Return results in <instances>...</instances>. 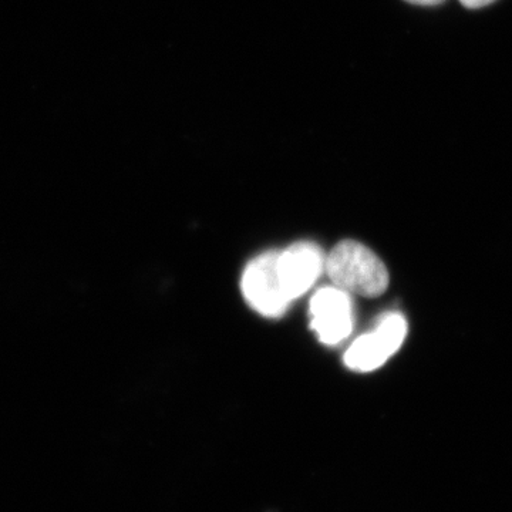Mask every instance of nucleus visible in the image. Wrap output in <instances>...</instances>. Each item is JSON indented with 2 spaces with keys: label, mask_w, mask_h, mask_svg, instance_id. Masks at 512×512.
<instances>
[{
  "label": "nucleus",
  "mask_w": 512,
  "mask_h": 512,
  "mask_svg": "<svg viewBox=\"0 0 512 512\" xmlns=\"http://www.w3.org/2000/svg\"><path fill=\"white\" fill-rule=\"evenodd\" d=\"M325 269L333 284L350 295L375 298L389 286V272L382 259L356 241L339 242L326 259Z\"/></svg>",
  "instance_id": "f257e3e1"
},
{
  "label": "nucleus",
  "mask_w": 512,
  "mask_h": 512,
  "mask_svg": "<svg viewBox=\"0 0 512 512\" xmlns=\"http://www.w3.org/2000/svg\"><path fill=\"white\" fill-rule=\"evenodd\" d=\"M278 251L256 256L245 268L241 288L254 311L266 318H279L288 311L291 301L278 274Z\"/></svg>",
  "instance_id": "7ed1b4c3"
},
{
  "label": "nucleus",
  "mask_w": 512,
  "mask_h": 512,
  "mask_svg": "<svg viewBox=\"0 0 512 512\" xmlns=\"http://www.w3.org/2000/svg\"><path fill=\"white\" fill-rule=\"evenodd\" d=\"M406 2L419 6H436L440 5V3H443L444 0H406Z\"/></svg>",
  "instance_id": "0eeeda50"
},
{
  "label": "nucleus",
  "mask_w": 512,
  "mask_h": 512,
  "mask_svg": "<svg viewBox=\"0 0 512 512\" xmlns=\"http://www.w3.org/2000/svg\"><path fill=\"white\" fill-rule=\"evenodd\" d=\"M407 336V322L402 313H386L375 329L360 336L345 355V365L356 372L379 369L400 348Z\"/></svg>",
  "instance_id": "f03ea898"
},
{
  "label": "nucleus",
  "mask_w": 512,
  "mask_h": 512,
  "mask_svg": "<svg viewBox=\"0 0 512 512\" xmlns=\"http://www.w3.org/2000/svg\"><path fill=\"white\" fill-rule=\"evenodd\" d=\"M311 328L320 342L335 346L348 338L353 329V301L338 286L319 289L311 301Z\"/></svg>",
  "instance_id": "20e7f679"
},
{
  "label": "nucleus",
  "mask_w": 512,
  "mask_h": 512,
  "mask_svg": "<svg viewBox=\"0 0 512 512\" xmlns=\"http://www.w3.org/2000/svg\"><path fill=\"white\" fill-rule=\"evenodd\" d=\"M322 249L313 242H298L278 251V274L289 301L309 291L325 269Z\"/></svg>",
  "instance_id": "39448f33"
},
{
  "label": "nucleus",
  "mask_w": 512,
  "mask_h": 512,
  "mask_svg": "<svg viewBox=\"0 0 512 512\" xmlns=\"http://www.w3.org/2000/svg\"><path fill=\"white\" fill-rule=\"evenodd\" d=\"M494 2L495 0H460L461 5L466 6L467 9H481Z\"/></svg>",
  "instance_id": "423d86ee"
}]
</instances>
